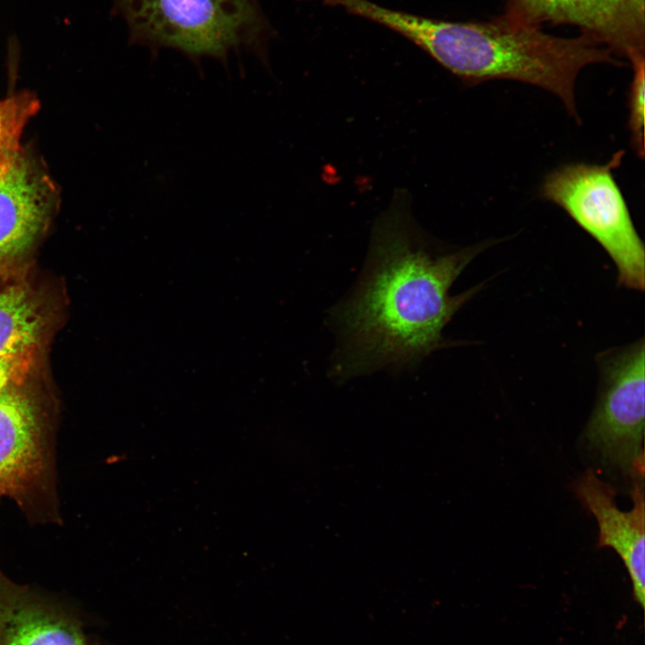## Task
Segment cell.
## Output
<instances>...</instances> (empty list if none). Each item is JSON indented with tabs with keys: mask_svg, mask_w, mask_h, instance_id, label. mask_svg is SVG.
Returning a JSON list of instances; mask_svg holds the SVG:
<instances>
[{
	"mask_svg": "<svg viewBox=\"0 0 645 645\" xmlns=\"http://www.w3.org/2000/svg\"><path fill=\"white\" fill-rule=\"evenodd\" d=\"M480 245L443 252L414 220L409 194L399 190L374 221L365 265L351 293L331 311L337 333V380L414 367L445 346L442 334L480 287L450 288Z\"/></svg>",
	"mask_w": 645,
	"mask_h": 645,
	"instance_id": "6da1fadb",
	"label": "cell"
},
{
	"mask_svg": "<svg viewBox=\"0 0 645 645\" xmlns=\"http://www.w3.org/2000/svg\"><path fill=\"white\" fill-rule=\"evenodd\" d=\"M388 29L427 53L464 83L508 80L540 87L557 96L579 122L575 83L596 64L624 65L595 39L562 37L542 27L498 15L487 21H447L394 10Z\"/></svg>",
	"mask_w": 645,
	"mask_h": 645,
	"instance_id": "7a4b0ae2",
	"label": "cell"
},
{
	"mask_svg": "<svg viewBox=\"0 0 645 645\" xmlns=\"http://www.w3.org/2000/svg\"><path fill=\"white\" fill-rule=\"evenodd\" d=\"M129 41L151 51L171 48L196 65L213 58L225 65L233 54L249 53L268 66L276 32L259 0H114Z\"/></svg>",
	"mask_w": 645,
	"mask_h": 645,
	"instance_id": "3957f363",
	"label": "cell"
},
{
	"mask_svg": "<svg viewBox=\"0 0 645 645\" xmlns=\"http://www.w3.org/2000/svg\"><path fill=\"white\" fill-rule=\"evenodd\" d=\"M622 154L605 165L573 163L554 170L540 195L564 210L604 248L617 268L619 285L643 290L644 245L612 173Z\"/></svg>",
	"mask_w": 645,
	"mask_h": 645,
	"instance_id": "277c9868",
	"label": "cell"
},
{
	"mask_svg": "<svg viewBox=\"0 0 645 645\" xmlns=\"http://www.w3.org/2000/svg\"><path fill=\"white\" fill-rule=\"evenodd\" d=\"M53 439L39 400L22 384L0 392V498L30 517L56 520Z\"/></svg>",
	"mask_w": 645,
	"mask_h": 645,
	"instance_id": "5b68a950",
	"label": "cell"
},
{
	"mask_svg": "<svg viewBox=\"0 0 645 645\" xmlns=\"http://www.w3.org/2000/svg\"><path fill=\"white\" fill-rule=\"evenodd\" d=\"M644 362L643 339L600 355L601 391L584 431L606 464L634 477L644 475Z\"/></svg>",
	"mask_w": 645,
	"mask_h": 645,
	"instance_id": "8992f818",
	"label": "cell"
},
{
	"mask_svg": "<svg viewBox=\"0 0 645 645\" xmlns=\"http://www.w3.org/2000/svg\"><path fill=\"white\" fill-rule=\"evenodd\" d=\"M506 17L571 25L630 64L645 57V0H503Z\"/></svg>",
	"mask_w": 645,
	"mask_h": 645,
	"instance_id": "52a82bcc",
	"label": "cell"
},
{
	"mask_svg": "<svg viewBox=\"0 0 645 645\" xmlns=\"http://www.w3.org/2000/svg\"><path fill=\"white\" fill-rule=\"evenodd\" d=\"M54 186L22 148L0 166V264L8 268L31 251L55 204Z\"/></svg>",
	"mask_w": 645,
	"mask_h": 645,
	"instance_id": "ba28073f",
	"label": "cell"
},
{
	"mask_svg": "<svg viewBox=\"0 0 645 645\" xmlns=\"http://www.w3.org/2000/svg\"><path fill=\"white\" fill-rule=\"evenodd\" d=\"M573 490L598 525V547L614 549L623 560L632 580L638 604L645 603V508L643 477H635L631 493L633 507L621 511L615 503V490L588 469L573 483Z\"/></svg>",
	"mask_w": 645,
	"mask_h": 645,
	"instance_id": "9c48e42d",
	"label": "cell"
},
{
	"mask_svg": "<svg viewBox=\"0 0 645 645\" xmlns=\"http://www.w3.org/2000/svg\"><path fill=\"white\" fill-rule=\"evenodd\" d=\"M2 645H90L79 620L0 572Z\"/></svg>",
	"mask_w": 645,
	"mask_h": 645,
	"instance_id": "30bf717a",
	"label": "cell"
},
{
	"mask_svg": "<svg viewBox=\"0 0 645 645\" xmlns=\"http://www.w3.org/2000/svg\"><path fill=\"white\" fill-rule=\"evenodd\" d=\"M47 323L45 302L29 283L0 288V356L37 350Z\"/></svg>",
	"mask_w": 645,
	"mask_h": 645,
	"instance_id": "8fae6325",
	"label": "cell"
},
{
	"mask_svg": "<svg viewBox=\"0 0 645 645\" xmlns=\"http://www.w3.org/2000/svg\"><path fill=\"white\" fill-rule=\"evenodd\" d=\"M38 108V100L29 93L0 100V166L21 149L22 133Z\"/></svg>",
	"mask_w": 645,
	"mask_h": 645,
	"instance_id": "7c38bea8",
	"label": "cell"
},
{
	"mask_svg": "<svg viewBox=\"0 0 645 645\" xmlns=\"http://www.w3.org/2000/svg\"><path fill=\"white\" fill-rule=\"evenodd\" d=\"M632 79L629 90V129L632 146L640 158L644 154V67L645 57L631 64Z\"/></svg>",
	"mask_w": 645,
	"mask_h": 645,
	"instance_id": "4fadbf2b",
	"label": "cell"
},
{
	"mask_svg": "<svg viewBox=\"0 0 645 645\" xmlns=\"http://www.w3.org/2000/svg\"><path fill=\"white\" fill-rule=\"evenodd\" d=\"M36 351L0 356V392L23 383L34 364Z\"/></svg>",
	"mask_w": 645,
	"mask_h": 645,
	"instance_id": "5bb4252c",
	"label": "cell"
},
{
	"mask_svg": "<svg viewBox=\"0 0 645 645\" xmlns=\"http://www.w3.org/2000/svg\"><path fill=\"white\" fill-rule=\"evenodd\" d=\"M7 269H8V268H6V267H4V266H3V265L0 264V277L2 276V274H3L4 272H5V271H7Z\"/></svg>",
	"mask_w": 645,
	"mask_h": 645,
	"instance_id": "9a60e30c",
	"label": "cell"
},
{
	"mask_svg": "<svg viewBox=\"0 0 645 645\" xmlns=\"http://www.w3.org/2000/svg\"><path fill=\"white\" fill-rule=\"evenodd\" d=\"M0 645H2V641H1V639H0Z\"/></svg>",
	"mask_w": 645,
	"mask_h": 645,
	"instance_id": "2e32d148",
	"label": "cell"
}]
</instances>
